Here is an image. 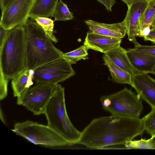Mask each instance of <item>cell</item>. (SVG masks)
<instances>
[{"label":"cell","instance_id":"obj_16","mask_svg":"<svg viewBox=\"0 0 155 155\" xmlns=\"http://www.w3.org/2000/svg\"><path fill=\"white\" fill-rule=\"evenodd\" d=\"M125 49L118 46L104 54L116 65L132 75L137 72L131 64Z\"/></svg>","mask_w":155,"mask_h":155},{"label":"cell","instance_id":"obj_30","mask_svg":"<svg viewBox=\"0 0 155 155\" xmlns=\"http://www.w3.org/2000/svg\"><path fill=\"white\" fill-rule=\"evenodd\" d=\"M15 0H0V7L2 11L8 7Z\"/></svg>","mask_w":155,"mask_h":155},{"label":"cell","instance_id":"obj_19","mask_svg":"<svg viewBox=\"0 0 155 155\" xmlns=\"http://www.w3.org/2000/svg\"><path fill=\"white\" fill-rule=\"evenodd\" d=\"M35 21L43 29L47 36L54 43L58 39L54 34V21L48 17H37L31 19Z\"/></svg>","mask_w":155,"mask_h":155},{"label":"cell","instance_id":"obj_11","mask_svg":"<svg viewBox=\"0 0 155 155\" xmlns=\"http://www.w3.org/2000/svg\"><path fill=\"white\" fill-rule=\"evenodd\" d=\"M131 86L137 95L151 107L155 108V80L148 74L137 73L132 75Z\"/></svg>","mask_w":155,"mask_h":155},{"label":"cell","instance_id":"obj_8","mask_svg":"<svg viewBox=\"0 0 155 155\" xmlns=\"http://www.w3.org/2000/svg\"><path fill=\"white\" fill-rule=\"evenodd\" d=\"M57 84L36 83L30 88L22 98L20 105L25 107L35 115L44 114L46 107Z\"/></svg>","mask_w":155,"mask_h":155},{"label":"cell","instance_id":"obj_27","mask_svg":"<svg viewBox=\"0 0 155 155\" xmlns=\"http://www.w3.org/2000/svg\"><path fill=\"white\" fill-rule=\"evenodd\" d=\"M98 2L104 5L106 9L109 12H111L112 7L116 3L115 0H97Z\"/></svg>","mask_w":155,"mask_h":155},{"label":"cell","instance_id":"obj_34","mask_svg":"<svg viewBox=\"0 0 155 155\" xmlns=\"http://www.w3.org/2000/svg\"><path fill=\"white\" fill-rule=\"evenodd\" d=\"M153 138V149H155V135L151 136Z\"/></svg>","mask_w":155,"mask_h":155},{"label":"cell","instance_id":"obj_31","mask_svg":"<svg viewBox=\"0 0 155 155\" xmlns=\"http://www.w3.org/2000/svg\"><path fill=\"white\" fill-rule=\"evenodd\" d=\"M150 27H147L142 30L141 32V37H144L148 35L151 30Z\"/></svg>","mask_w":155,"mask_h":155},{"label":"cell","instance_id":"obj_25","mask_svg":"<svg viewBox=\"0 0 155 155\" xmlns=\"http://www.w3.org/2000/svg\"><path fill=\"white\" fill-rule=\"evenodd\" d=\"M133 48L139 52L155 57V45L149 46L140 45L135 46Z\"/></svg>","mask_w":155,"mask_h":155},{"label":"cell","instance_id":"obj_21","mask_svg":"<svg viewBox=\"0 0 155 155\" xmlns=\"http://www.w3.org/2000/svg\"><path fill=\"white\" fill-rule=\"evenodd\" d=\"M88 50L87 47L83 45L73 51L63 53L62 58L71 64H75L78 61L82 59L85 60L88 58Z\"/></svg>","mask_w":155,"mask_h":155},{"label":"cell","instance_id":"obj_14","mask_svg":"<svg viewBox=\"0 0 155 155\" xmlns=\"http://www.w3.org/2000/svg\"><path fill=\"white\" fill-rule=\"evenodd\" d=\"M129 60L138 73L153 74L155 57L137 51L134 48L126 51Z\"/></svg>","mask_w":155,"mask_h":155},{"label":"cell","instance_id":"obj_20","mask_svg":"<svg viewBox=\"0 0 155 155\" xmlns=\"http://www.w3.org/2000/svg\"><path fill=\"white\" fill-rule=\"evenodd\" d=\"M52 17L54 21H66L72 20L74 17L67 5L61 0L58 2L54 11Z\"/></svg>","mask_w":155,"mask_h":155},{"label":"cell","instance_id":"obj_1","mask_svg":"<svg viewBox=\"0 0 155 155\" xmlns=\"http://www.w3.org/2000/svg\"><path fill=\"white\" fill-rule=\"evenodd\" d=\"M144 131L141 119L111 114L92 120L77 143L91 148L125 149V144Z\"/></svg>","mask_w":155,"mask_h":155},{"label":"cell","instance_id":"obj_12","mask_svg":"<svg viewBox=\"0 0 155 155\" xmlns=\"http://www.w3.org/2000/svg\"><path fill=\"white\" fill-rule=\"evenodd\" d=\"M120 38L107 37L88 32L85 38L84 45L89 49H91L104 54L120 45Z\"/></svg>","mask_w":155,"mask_h":155},{"label":"cell","instance_id":"obj_29","mask_svg":"<svg viewBox=\"0 0 155 155\" xmlns=\"http://www.w3.org/2000/svg\"><path fill=\"white\" fill-rule=\"evenodd\" d=\"M143 38L145 41H150L155 44V28H151L149 35Z\"/></svg>","mask_w":155,"mask_h":155},{"label":"cell","instance_id":"obj_32","mask_svg":"<svg viewBox=\"0 0 155 155\" xmlns=\"http://www.w3.org/2000/svg\"><path fill=\"white\" fill-rule=\"evenodd\" d=\"M125 3L127 6L132 3V2L137 0H121Z\"/></svg>","mask_w":155,"mask_h":155},{"label":"cell","instance_id":"obj_22","mask_svg":"<svg viewBox=\"0 0 155 155\" xmlns=\"http://www.w3.org/2000/svg\"><path fill=\"white\" fill-rule=\"evenodd\" d=\"M155 17V0H149L147 7L140 20L141 32L144 28L151 27V23Z\"/></svg>","mask_w":155,"mask_h":155},{"label":"cell","instance_id":"obj_17","mask_svg":"<svg viewBox=\"0 0 155 155\" xmlns=\"http://www.w3.org/2000/svg\"><path fill=\"white\" fill-rule=\"evenodd\" d=\"M59 0H35L29 15L31 19L37 17H52Z\"/></svg>","mask_w":155,"mask_h":155},{"label":"cell","instance_id":"obj_18","mask_svg":"<svg viewBox=\"0 0 155 155\" xmlns=\"http://www.w3.org/2000/svg\"><path fill=\"white\" fill-rule=\"evenodd\" d=\"M104 64L108 68L114 82L132 85V75L114 64L104 54L103 57Z\"/></svg>","mask_w":155,"mask_h":155},{"label":"cell","instance_id":"obj_15","mask_svg":"<svg viewBox=\"0 0 155 155\" xmlns=\"http://www.w3.org/2000/svg\"><path fill=\"white\" fill-rule=\"evenodd\" d=\"M34 71L26 68L12 79V86L17 103L20 105L25 94L33 84Z\"/></svg>","mask_w":155,"mask_h":155},{"label":"cell","instance_id":"obj_13","mask_svg":"<svg viewBox=\"0 0 155 155\" xmlns=\"http://www.w3.org/2000/svg\"><path fill=\"white\" fill-rule=\"evenodd\" d=\"M85 22L91 31L99 35L121 39L127 33L124 20L121 22L111 24L100 23L91 20H87Z\"/></svg>","mask_w":155,"mask_h":155},{"label":"cell","instance_id":"obj_10","mask_svg":"<svg viewBox=\"0 0 155 155\" xmlns=\"http://www.w3.org/2000/svg\"><path fill=\"white\" fill-rule=\"evenodd\" d=\"M148 1L137 0L127 6L128 10L124 20L126 26L128 39L134 43L135 46L140 45L136 37H141L140 20L147 7Z\"/></svg>","mask_w":155,"mask_h":155},{"label":"cell","instance_id":"obj_24","mask_svg":"<svg viewBox=\"0 0 155 155\" xmlns=\"http://www.w3.org/2000/svg\"><path fill=\"white\" fill-rule=\"evenodd\" d=\"M152 137L148 139L141 138L138 140H132L125 144V149H153Z\"/></svg>","mask_w":155,"mask_h":155},{"label":"cell","instance_id":"obj_35","mask_svg":"<svg viewBox=\"0 0 155 155\" xmlns=\"http://www.w3.org/2000/svg\"><path fill=\"white\" fill-rule=\"evenodd\" d=\"M153 74H154L155 75V66L154 67V70H153Z\"/></svg>","mask_w":155,"mask_h":155},{"label":"cell","instance_id":"obj_4","mask_svg":"<svg viewBox=\"0 0 155 155\" xmlns=\"http://www.w3.org/2000/svg\"><path fill=\"white\" fill-rule=\"evenodd\" d=\"M44 114L48 126L70 145L77 143L81 132L74 127L69 119L66 108L64 88L60 84L56 85Z\"/></svg>","mask_w":155,"mask_h":155},{"label":"cell","instance_id":"obj_28","mask_svg":"<svg viewBox=\"0 0 155 155\" xmlns=\"http://www.w3.org/2000/svg\"><path fill=\"white\" fill-rule=\"evenodd\" d=\"M8 30H6L0 25V47L2 45L8 34Z\"/></svg>","mask_w":155,"mask_h":155},{"label":"cell","instance_id":"obj_33","mask_svg":"<svg viewBox=\"0 0 155 155\" xmlns=\"http://www.w3.org/2000/svg\"><path fill=\"white\" fill-rule=\"evenodd\" d=\"M151 26L152 28H155V17L151 23Z\"/></svg>","mask_w":155,"mask_h":155},{"label":"cell","instance_id":"obj_9","mask_svg":"<svg viewBox=\"0 0 155 155\" xmlns=\"http://www.w3.org/2000/svg\"><path fill=\"white\" fill-rule=\"evenodd\" d=\"M35 0H15L2 11L0 25L9 30L17 27L24 25Z\"/></svg>","mask_w":155,"mask_h":155},{"label":"cell","instance_id":"obj_2","mask_svg":"<svg viewBox=\"0 0 155 155\" xmlns=\"http://www.w3.org/2000/svg\"><path fill=\"white\" fill-rule=\"evenodd\" d=\"M24 26L26 68L34 71L44 64L62 58L63 53L55 47L35 21L28 19Z\"/></svg>","mask_w":155,"mask_h":155},{"label":"cell","instance_id":"obj_7","mask_svg":"<svg viewBox=\"0 0 155 155\" xmlns=\"http://www.w3.org/2000/svg\"><path fill=\"white\" fill-rule=\"evenodd\" d=\"M75 74L71 64L61 58L44 64L34 70L33 80L38 83L58 84Z\"/></svg>","mask_w":155,"mask_h":155},{"label":"cell","instance_id":"obj_3","mask_svg":"<svg viewBox=\"0 0 155 155\" xmlns=\"http://www.w3.org/2000/svg\"><path fill=\"white\" fill-rule=\"evenodd\" d=\"M25 34L24 25L8 30L0 47V74L8 81L26 68Z\"/></svg>","mask_w":155,"mask_h":155},{"label":"cell","instance_id":"obj_6","mask_svg":"<svg viewBox=\"0 0 155 155\" xmlns=\"http://www.w3.org/2000/svg\"><path fill=\"white\" fill-rule=\"evenodd\" d=\"M11 130L36 145L49 147L70 145L62 137L48 125L30 120L16 123Z\"/></svg>","mask_w":155,"mask_h":155},{"label":"cell","instance_id":"obj_26","mask_svg":"<svg viewBox=\"0 0 155 155\" xmlns=\"http://www.w3.org/2000/svg\"><path fill=\"white\" fill-rule=\"evenodd\" d=\"M8 81L5 79L0 74V99L2 100L7 96L8 92Z\"/></svg>","mask_w":155,"mask_h":155},{"label":"cell","instance_id":"obj_5","mask_svg":"<svg viewBox=\"0 0 155 155\" xmlns=\"http://www.w3.org/2000/svg\"><path fill=\"white\" fill-rule=\"evenodd\" d=\"M100 99L104 109L112 115L140 118L143 110L142 100L126 87L115 93L102 96Z\"/></svg>","mask_w":155,"mask_h":155},{"label":"cell","instance_id":"obj_23","mask_svg":"<svg viewBox=\"0 0 155 155\" xmlns=\"http://www.w3.org/2000/svg\"><path fill=\"white\" fill-rule=\"evenodd\" d=\"M141 119L145 131L151 136L155 135V108H152L151 111Z\"/></svg>","mask_w":155,"mask_h":155}]
</instances>
